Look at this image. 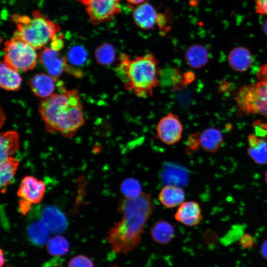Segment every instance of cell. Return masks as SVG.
<instances>
[{
  "mask_svg": "<svg viewBox=\"0 0 267 267\" xmlns=\"http://www.w3.org/2000/svg\"><path fill=\"white\" fill-rule=\"evenodd\" d=\"M154 208L151 196L143 192L136 197H123L119 200L117 211L122 218L114 223L107 237L114 252L127 254L137 246Z\"/></svg>",
  "mask_w": 267,
  "mask_h": 267,
  "instance_id": "cell-1",
  "label": "cell"
},
{
  "mask_svg": "<svg viewBox=\"0 0 267 267\" xmlns=\"http://www.w3.org/2000/svg\"><path fill=\"white\" fill-rule=\"evenodd\" d=\"M39 112L47 132H59L65 137L73 136L85 123L83 108L76 89H64L45 98Z\"/></svg>",
  "mask_w": 267,
  "mask_h": 267,
  "instance_id": "cell-2",
  "label": "cell"
},
{
  "mask_svg": "<svg viewBox=\"0 0 267 267\" xmlns=\"http://www.w3.org/2000/svg\"><path fill=\"white\" fill-rule=\"evenodd\" d=\"M116 72L124 84L125 88L136 96L148 98L159 84L160 69L155 56L148 52L132 59L122 54Z\"/></svg>",
  "mask_w": 267,
  "mask_h": 267,
  "instance_id": "cell-3",
  "label": "cell"
},
{
  "mask_svg": "<svg viewBox=\"0 0 267 267\" xmlns=\"http://www.w3.org/2000/svg\"><path fill=\"white\" fill-rule=\"evenodd\" d=\"M12 20L16 26L13 37L27 43L35 49L44 46L60 30L57 24L38 10L33 12L31 17L14 14Z\"/></svg>",
  "mask_w": 267,
  "mask_h": 267,
  "instance_id": "cell-4",
  "label": "cell"
},
{
  "mask_svg": "<svg viewBox=\"0 0 267 267\" xmlns=\"http://www.w3.org/2000/svg\"><path fill=\"white\" fill-rule=\"evenodd\" d=\"M35 50L27 43L13 37L4 43L3 62L18 72L33 70L38 59Z\"/></svg>",
  "mask_w": 267,
  "mask_h": 267,
  "instance_id": "cell-5",
  "label": "cell"
},
{
  "mask_svg": "<svg viewBox=\"0 0 267 267\" xmlns=\"http://www.w3.org/2000/svg\"><path fill=\"white\" fill-rule=\"evenodd\" d=\"M236 100L242 112L267 117V82L259 81L242 87L237 92Z\"/></svg>",
  "mask_w": 267,
  "mask_h": 267,
  "instance_id": "cell-6",
  "label": "cell"
},
{
  "mask_svg": "<svg viewBox=\"0 0 267 267\" xmlns=\"http://www.w3.org/2000/svg\"><path fill=\"white\" fill-rule=\"evenodd\" d=\"M156 132L159 139L164 143L171 145L180 140L183 125L178 115L169 113L159 121Z\"/></svg>",
  "mask_w": 267,
  "mask_h": 267,
  "instance_id": "cell-7",
  "label": "cell"
},
{
  "mask_svg": "<svg viewBox=\"0 0 267 267\" xmlns=\"http://www.w3.org/2000/svg\"><path fill=\"white\" fill-rule=\"evenodd\" d=\"M121 11L120 0H90L87 5V13L93 24L109 21Z\"/></svg>",
  "mask_w": 267,
  "mask_h": 267,
  "instance_id": "cell-8",
  "label": "cell"
},
{
  "mask_svg": "<svg viewBox=\"0 0 267 267\" xmlns=\"http://www.w3.org/2000/svg\"><path fill=\"white\" fill-rule=\"evenodd\" d=\"M45 190V185L43 181L32 176H26L20 182L17 195L22 200L36 204L42 201Z\"/></svg>",
  "mask_w": 267,
  "mask_h": 267,
  "instance_id": "cell-9",
  "label": "cell"
},
{
  "mask_svg": "<svg viewBox=\"0 0 267 267\" xmlns=\"http://www.w3.org/2000/svg\"><path fill=\"white\" fill-rule=\"evenodd\" d=\"M39 61L45 67L49 75L57 79L69 65L67 59L61 57L60 53L51 47H45L40 53Z\"/></svg>",
  "mask_w": 267,
  "mask_h": 267,
  "instance_id": "cell-10",
  "label": "cell"
},
{
  "mask_svg": "<svg viewBox=\"0 0 267 267\" xmlns=\"http://www.w3.org/2000/svg\"><path fill=\"white\" fill-rule=\"evenodd\" d=\"M160 15L161 13H158L152 4L146 1L135 8L133 18L138 27L149 30L158 26Z\"/></svg>",
  "mask_w": 267,
  "mask_h": 267,
  "instance_id": "cell-11",
  "label": "cell"
},
{
  "mask_svg": "<svg viewBox=\"0 0 267 267\" xmlns=\"http://www.w3.org/2000/svg\"><path fill=\"white\" fill-rule=\"evenodd\" d=\"M175 219L186 226L197 225L203 219L200 205L194 201H184L176 212Z\"/></svg>",
  "mask_w": 267,
  "mask_h": 267,
  "instance_id": "cell-12",
  "label": "cell"
},
{
  "mask_svg": "<svg viewBox=\"0 0 267 267\" xmlns=\"http://www.w3.org/2000/svg\"><path fill=\"white\" fill-rule=\"evenodd\" d=\"M40 221L55 233L63 232L67 226V220L64 214L54 206L45 207L41 212Z\"/></svg>",
  "mask_w": 267,
  "mask_h": 267,
  "instance_id": "cell-13",
  "label": "cell"
},
{
  "mask_svg": "<svg viewBox=\"0 0 267 267\" xmlns=\"http://www.w3.org/2000/svg\"><path fill=\"white\" fill-rule=\"evenodd\" d=\"M55 79L49 75L40 73L34 76L30 82L33 93L37 97L46 98L53 93Z\"/></svg>",
  "mask_w": 267,
  "mask_h": 267,
  "instance_id": "cell-14",
  "label": "cell"
},
{
  "mask_svg": "<svg viewBox=\"0 0 267 267\" xmlns=\"http://www.w3.org/2000/svg\"><path fill=\"white\" fill-rule=\"evenodd\" d=\"M185 197V192L181 187L171 184L164 186L158 195L160 203L168 208L179 206L184 202Z\"/></svg>",
  "mask_w": 267,
  "mask_h": 267,
  "instance_id": "cell-15",
  "label": "cell"
},
{
  "mask_svg": "<svg viewBox=\"0 0 267 267\" xmlns=\"http://www.w3.org/2000/svg\"><path fill=\"white\" fill-rule=\"evenodd\" d=\"M209 52L204 45L194 44L185 50L184 59L187 64L193 69H199L204 66L208 62Z\"/></svg>",
  "mask_w": 267,
  "mask_h": 267,
  "instance_id": "cell-16",
  "label": "cell"
},
{
  "mask_svg": "<svg viewBox=\"0 0 267 267\" xmlns=\"http://www.w3.org/2000/svg\"><path fill=\"white\" fill-rule=\"evenodd\" d=\"M229 66L234 70L243 72L251 66L253 58L248 49L244 47H236L232 49L228 57Z\"/></svg>",
  "mask_w": 267,
  "mask_h": 267,
  "instance_id": "cell-17",
  "label": "cell"
},
{
  "mask_svg": "<svg viewBox=\"0 0 267 267\" xmlns=\"http://www.w3.org/2000/svg\"><path fill=\"white\" fill-rule=\"evenodd\" d=\"M249 156L258 164L267 163V141L265 138L251 134L248 137Z\"/></svg>",
  "mask_w": 267,
  "mask_h": 267,
  "instance_id": "cell-18",
  "label": "cell"
},
{
  "mask_svg": "<svg viewBox=\"0 0 267 267\" xmlns=\"http://www.w3.org/2000/svg\"><path fill=\"white\" fill-rule=\"evenodd\" d=\"M175 232L174 226L164 220L157 221L150 229V235L152 239L160 244H166L170 242L174 236Z\"/></svg>",
  "mask_w": 267,
  "mask_h": 267,
  "instance_id": "cell-19",
  "label": "cell"
},
{
  "mask_svg": "<svg viewBox=\"0 0 267 267\" xmlns=\"http://www.w3.org/2000/svg\"><path fill=\"white\" fill-rule=\"evenodd\" d=\"M22 79L18 71L11 68L4 62L0 67V86L6 90L16 91L20 88Z\"/></svg>",
  "mask_w": 267,
  "mask_h": 267,
  "instance_id": "cell-20",
  "label": "cell"
},
{
  "mask_svg": "<svg viewBox=\"0 0 267 267\" xmlns=\"http://www.w3.org/2000/svg\"><path fill=\"white\" fill-rule=\"evenodd\" d=\"M200 145L205 151L215 153L222 146L223 137L222 133L215 128H208L200 134Z\"/></svg>",
  "mask_w": 267,
  "mask_h": 267,
  "instance_id": "cell-21",
  "label": "cell"
},
{
  "mask_svg": "<svg viewBox=\"0 0 267 267\" xmlns=\"http://www.w3.org/2000/svg\"><path fill=\"white\" fill-rule=\"evenodd\" d=\"M0 162L11 157L19 147L18 134L13 131L1 133L0 134Z\"/></svg>",
  "mask_w": 267,
  "mask_h": 267,
  "instance_id": "cell-22",
  "label": "cell"
},
{
  "mask_svg": "<svg viewBox=\"0 0 267 267\" xmlns=\"http://www.w3.org/2000/svg\"><path fill=\"white\" fill-rule=\"evenodd\" d=\"M20 161L10 157L0 162V182L2 193L5 192L6 187L12 182Z\"/></svg>",
  "mask_w": 267,
  "mask_h": 267,
  "instance_id": "cell-23",
  "label": "cell"
},
{
  "mask_svg": "<svg viewBox=\"0 0 267 267\" xmlns=\"http://www.w3.org/2000/svg\"><path fill=\"white\" fill-rule=\"evenodd\" d=\"M50 230L41 221L34 222L27 227V234L31 241L36 245H43L49 240Z\"/></svg>",
  "mask_w": 267,
  "mask_h": 267,
  "instance_id": "cell-24",
  "label": "cell"
},
{
  "mask_svg": "<svg viewBox=\"0 0 267 267\" xmlns=\"http://www.w3.org/2000/svg\"><path fill=\"white\" fill-rule=\"evenodd\" d=\"M159 82L160 84L172 87L174 89H178L186 86L183 74L176 67L160 69Z\"/></svg>",
  "mask_w": 267,
  "mask_h": 267,
  "instance_id": "cell-25",
  "label": "cell"
},
{
  "mask_svg": "<svg viewBox=\"0 0 267 267\" xmlns=\"http://www.w3.org/2000/svg\"><path fill=\"white\" fill-rule=\"evenodd\" d=\"M46 244L48 253L51 256H62L67 253L69 244L67 240L60 235H56L50 238Z\"/></svg>",
  "mask_w": 267,
  "mask_h": 267,
  "instance_id": "cell-26",
  "label": "cell"
},
{
  "mask_svg": "<svg viewBox=\"0 0 267 267\" xmlns=\"http://www.w3.org/2000/svg\"><path fill=\"white\" fill-rule=\"evenodd\" d=\"M115 56V47L110 43H106L100 44L95 51L96 60L102 65H111L114 62Z\"/></svg>",
  "mask_w": 267,
  "mask_h": 267,
  "instance_id": "cell-27",
  "label": "cell"
},
{
  "mask_svg": "<svg viewBox=\"0 0 267 267\" xmlns=\"http://www.w3.org/2000/svg\"><path fill=\"white\" fill-rule=\"evenodd\" d=\"M141 185L139 181L133 178L124 179L120 186L121 193L125 198H134L139 196L142 192Z\"/></svg>",
  "mask_w": 267,
  "mask_h": 267,
  "instance_id": "cell-28",
  "label": "cell"
},
{
  "mask_svg": "<svg viewBox=\"0 0 267 267\" xmlns=\"http://www.w3.org/2000/svg\"><path fill=\"white\" fill-rule=\"evenodd\" d=\"M87 52L85 48L80 45L72 47L68 53V59L70 62L76 65L84 63L87 59Z\"/></svg>",
  "mask_w": 267,
  "mask_h": 267,
  "instance_id": "cell-29",
  "label": "cell"
},
{
  "mask_svg": "<svg viewBox=\"0 0 267 267\" xmlns=\"http://www.w3.org/2000/svg\"><path fill=\"white\" fill-rule=\"evenodd\" d=\"M185 152L187 154H191L197 150L200 145V134H191L185 141Z\"/></svg>",
  "mask_w": 267,
  "mask_h": 267,
  "instance_id": "cell-30",
  "label": "cell"
},
{
  "mask_svg": "<svg viewBox=\"0 0 267 267\" xmlns=\"http://www.w3.org/2000/svg\"><path fill=\"white\" fill-rule=\"evenodd\" d=\"M67 267H93V264L88 257L78 255L70 260Z\"/></svg>",
  "mask_w": 267,
  "mask_h": 267,
  "instance_id": "cell-31",
  "label": "cell"
},
{
  "mask_svg": "<svg viewBox=\"0 0 267 267\" xmlns=\"http://www.w3.org/2000/svg\"><path fill=\"white\" fill-rule=\"evenodd\" d=\"M256 12L267 15V0H255Z\"/></svg>",
  "mask_w": 267,
  "mask_h": 267,
  "instance_id": "cell-32",
  "label": "cell"
},
{
  "mask_svg": "<svg viewBox=\"0 0 267 267\" xmlns=\"http://www.w3.org/2000/svg\"><path fill=\"white\" fill-rule=\"evenodd\" d=\"M63 36L56 35L51 40L50 47L59 51L63 46Z\"/></svg>",
  "mask_w": 267,
  "mask_h": 267,
  "instance_id": "cell-33",
  "label": "cell"
},
{
  "mask_svg": "<svg viewBox=\"0 0 267 267\" xmlns=\"http://www.w3.org/2000/svg\"><path fill=\"white\" fill-rule=\"evenodd\" d=\"M240 243L243 248H250L254 245V238L248 234H244L240 238Z\"/></svg>",
  "mask_w": 267,
  "mask_h": 267,
  "instance_id": "cell-34",
  "label": "cell"
},
{
  "mask_svg": "<svg viewBox=\"0 0 267 267\" xmlns=\"http://www.w3.org/2000/svg\"><path fill=\"white\" fill-rule=\"evenodd\" d=\"M257 76L260 82H267V64H264L260 67Z\"/></svg>",
  "mask_w": 267,
  "mask_h": 267,
  "instance_id": "cell-35",
  "label": "cell"
},
{
  "mask_svg": "<svg viewBox=\"0 0 267 267\" xmlns=\"http://www.w3.org/2000/svg\"><path fill=\"white\" fill-rule=\"evenodd\" d=\"M32 204L30 203L20 200L19 202V209L21 214L26 215L31 209Z\"/></svg>",
  "mask_w": 267,
  "mask_h": 267,
  "instance_id": "cell-36",
  "label": "cell"
},
{
  "mask_svg": "<svg viewBox=\"0 0 267 267\" xmlns=\"http://www.w3.org/2000/svg\"><path fill=\"white\" fill-rule=\"evenodd\" d=\"M183 79L186 85L192 82L194 79V75L193 72H187L183 74Z\"/></svg>",
  "mask_w": 267,
  "mask_h": 267,
  "instance_id": "cell-37",
  "label": "cell"
},
{
  "mask_svg": "<svg viewBox=\"0 0 267 267\" xmlns=\"http://www.w3.org/2000/svg\"><path fill=\"white\" fill-rule=\"evenodd\" d=\"M261 253L263 257L267 260V240H266L262 245Z\"/></svg>",
  "mask_w": 267,
  "mask_h": 267,
  "instance_id": "cell-38",
  "label": "cell"
},
{
  "mask_svg": "<svg viewBox=\"0 0 267 267\" xmlns=\"http://www.w3.org/2000/svg\"><path fill=\"white\" fill-rule=\"evenodd\" d=\"M128 2L133 4H140L146 2V0H126Z\"/></svg>",
  "mask_w": 267,
  "mask_h": 267,
  "instance_id": "cell-39",
  "label": "cell"
},
{
  "mask_svg": "<svg viewBox=\"0 0 267 267\" xmlns=\"http://www.w3.org/2000/svg\"><path fill=\"white\" fill-rule=\"evenodd\" d=\"M262 29L265 34L267 36V19L265 20L262 26Z\"/></svg>",
  "mask_w": 267,
  "mask_h": 267,
  "instance_id": "cell-40",
  "label": "cell"
},
{
  "mask_svg": "<svg viewBox=\"0 0 267 267\" xmlns=\"http://www.w3.org/2000/svg\"><path fill=\"white\" fill-rule=\"evenodd\" d=\"M0 267H2L4 263V257L2 249H0Z\"/></svg>",
  "mask_w": 267,
  "mask_h": 267,
  "instance_id": "cell-41",
  "label": "cell"
},
{
  "mask_svg": "<svg viewBox=\"0 0 267 267\" xmlns=\"http://www.w3.org/2000/svg\"><path fill=\"white\" fill-rule=\"evenodd\" d=\"M82 3L86 5V6L89 3L90 0H78Z\"/></svg>",
  "mask_w": 267,
  "mask_h": 267,
  "instance_id": "cell-42",
  "label": "cell"
},
{
  "mask_svg": "<svg viewBox=\"0 0 267 267\" xmlns=\"http://www.w3.org/2000/svg\"><path fill=\"white\" fill-rule=\"evenodd\" d=\"M189 1L190 4H192L193 5H195V4H197L198 2L200 0H187Z\"/></svg>",
  "mask_w": 267,
  "mask_h": 267,
  "instance_id": "cell-43",
  "label": "cell"
},
{
  "mask_svg": "<svg viewBox=\"0 0 267 267\" xmlns=\"http://www.w3.org/2000/svg\"><path fill=\"white\" fill-rule=\"evenodd\" d=\"M261 126L264 128V130L267 132V123L266 124H261Z\"/></svg>",
  "mask_w": 267,
  "mask_h": 267,
  "instance_id": "cell-44",
  "label": "cell"
},
{
  "mask_svg": "<svg viewBox=\"0 0 267 267\" xmlns=\"http://www.w3.org/2000/svg\"><path fill=\"white\" fill-rule=\"evenodd\" d=\"M265 180L266 183H267V170L265 173Z\"/></svg>",
  "mask_w": 267,
  "mask_h": 267,
  "instance_id": "cell-45",
  "label": "cell"
},
{
  "mask_svg": "<svg viewBox=\"0 0 267 267\" xmlns=\"http://www.w3.org/2000/svg\"><path fill=\"white\" fill-rule=\"evenodd\" d=\"M117 267V266H112V267Z\"/></svg>",
  "mask_w": 267,
  "mask_h": 267,
  "instance_id": "cell-46",
  "label": "cell"
}]
</instances>
